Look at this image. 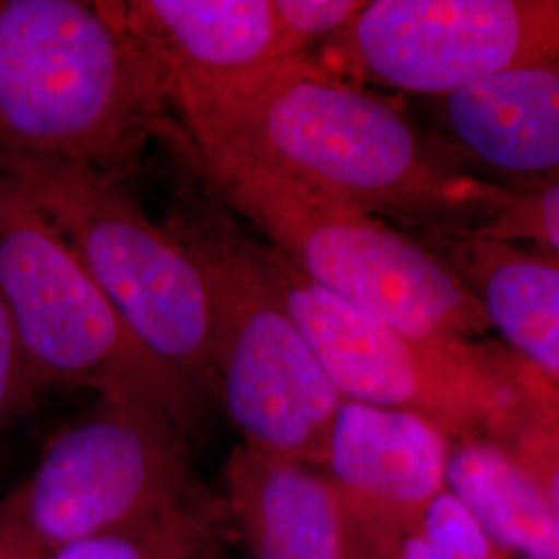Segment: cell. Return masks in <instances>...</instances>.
Wrapping results in <instances>:
<instances>
[{
  "label": "cell",
  "mask_w": 559,
  "mask_h": 559,
  "mask_svg": "<svg viewBox=\"0 0 559 559\" xmlns=\"http://www.w3.org/2000/svg\"><path fill=\"white\" fill-rule=\"evenodd\" d=\"M44 554L212 512L191 471L185 433L140 402L102 400L50 441L11 493Z\"/></svg>",
  "instance_id": "cell-8"
},
{
  "label": "cell",
  "mask_w": 559,
  "mask_h": 559,
  "mask_svg": "<svg viewBox=\"0 0 559 559\" xmlns=\"http://www.w3.org/2000/svg\"><path fill=\"white\" fill-rule=\"evenodd\" d=\"M399 559H508L450 491L431 503L419 531L400 547Z\"/></svg>",
  "instance_id": "cell-18"
},
{
  "label": "cell",
  "mask_w": 559,
  "mask_h": 559,
  "mask_svg": "<svg viewBox=\"0 0 559 559\" xmlns=\"http://www.w3.org/2000/svg\"><path fill=\"white\" fill-rule=\"evenodd\" d=\"M0 173L71 245L141 344L198 399H218L200 263L120 177L81 162L0 154Z\"/></svg>",
  "instance_id": "cell-4"
},
{
  "label": "cell",
  "mask_w": 559,
  "mask_h": 559,
  "mask_svg": "<svg viewBox=\"0 0 559 559\" xmlns=\"http://www.w3.org/2000/svg\"><path fill=\"white\" fill-rule=\"evenodd\" d=\"M431 100V131L483 179L512 191L559 182V60Z\"/></svg>",
  "instance_id": "cell-11"
},
{
  "label": "cell",
  "mask_w": 559,
  "mask_h": 559,
  "mask_svg": "<svg viewBox=\"0 0 559 559\" xmlns=\"http://www.w3.org/2000/svg\"><path fill=\"white\" fill-rule=\"evenodd\" d=\"M44 559H218L212 512L67 545Z\"/></svg>",
  "instance_id": "cell-17"
},
{
  "label": "cell",
  "mask_w": 559,
  "mask_h": 559,
  "mask_svg": "<svg viewBox=\"0 0 559 559\" xmlns=\"http://www.w3.org/2000/svg\"><path fill=\"white\" fill-rule=\"evenodd\" d=\"M119 17L173 90L222 87L293 59L276 0H129Z\"/></svg>",
  "instance_id": "cell-12"
},
{
  "label": "cell",
  "mask_w": 559,
  "mask_h": 559,
  "mask_svg": "<svg viewBox=\"0 0 559 559\" xmlns=\"http://www.w3.org/2000/svg\"><path fill=\"white\" fill-rule=\"evenodd\" d=\"M411 235L459 274L514 355L559 380V253L487 239L466 226Z\"/></svg>",
  "instance_id": "cell-13"
},
{
  "label": "cell",
  "mask_w": 559,
  "mask_h": 559,
  "mask_svg": "<svg viewBox=\"0 0 559 559\" xmlns=\"http://www.w3.org/2000/svg\"><path fill=\"white\" fill-rule=\"evenodd\" d=\"M0 297L41 388L140 402L191 433L201 400L141 344L71 245L2 173Z\"/></svg>",
  "instance_id": "cell-6"
},
{
  "label": "cell",
  "mask_w": 559,
  "mask_h": 559,
  "mask_svg": "<svg viewBox=\"0 0 559 559\" xmlns=\"http://www.w3.org/2000/svg\"><path fill=\"white\" fill-rule=\"evenodd\" d=\"M46 554L23 524L15 501H0V559H44Z\"/></svg>",
  "instance_id": "cell-22"
},
{
  "label": "cell",
  "mask_w": 559,
  "mask_h": 559,
  "mask_svg": "<svg viewBox=\"0 0 559 559\" xmlns=\"http://www.w3.org/2000/svg\"><path fill=\"white\" fill-rule=\"evenodd\" d=\"M559 60V0H371L321 67L427 98Z\"/></svg>",
  "instance_id": "cell-9"
},
{
  "label": "cell",
  "mask_w": 559,
  "mask_h": 559,
  "mask_svg": "<svg viewBox=\"0 0 559 559\" xmlns=\"http://www.w3.org/2000/svg\"><path fill=\"white\" fill-rule=\"evenodd\" d=\"M170 104L117 2L0 0V154L122 177Z\"/></svg>",
  "instance_id": "cell-2"
},
{
  "label": "cell",
  "mask_w": 559,
  "mask_h": 559,
  "mask_svg": "<svg viewBox=\"0 0 559 559\" xmlns=\"http://www.w3.org/2000/svg\"><path fill=\"white\" fill-rule=\"evenodd\" d=\"M554 381H556V383H558V385H559V380H554Z\"/></svg>",
  "instance_id": "cell-23"
},
{
  "label": "cell",
  "mask_w": 559,
  "mask_h": 559,
  "mask_svg": "<svg viewBox=\"0 0 559 559\" xmlns=\"http://www.w3.org/2000/svg\"><path fill=\"white\" fill-rule=\"evenodd\" d=\"M170 228L200 263L218 400L245 443L323 466L344 399L280 297L260 242L212 221Z\"/></svg>",
  "instance_id": "cell-5"
},
{
  "label": "cell",
  "mask_w": 559,
  "mask_h": 559,
  "mask_svg": "<svg viewBox=\"0 0 559 559\" xmlns=\"http://www.w3.org/2000/svg\"><path fill=\"white\" fill-rule=\"evenodd\" d=\"M226 493L251 559H346L338 491L313 466L242 443L226 464Z\"/></svg>",
  "instance_id": "cell-14"
},
{
  "label": "cell",
  "mask_w": 559,
  "mask_h": 559,
  "mask_svg": "<svg viewBox=\"0 0 559 559\" xmlns=\"http://www.w3.org/2000/svg\"><path fill=\"white\" fill-rule=\"evenodd\" d=\"M448 491L503 551L559 559V531L539 485L491 440L452 445Z\"/></svg>",
  "instance_id": "cell-15"
},
{
  "label": "cell",
  "mask_w": 559,
  "mask_h": 559,
  "mask_svg": "<svg viewBox=\"0 0 559 559\" xmlns=\"http://www.w3.org/2000/svg\"><path fill=\"white\" fill-rule=\"evenodd\" d=\"M41 390L23 355L11 313L0 297V423L13 417Z\"/></svg>",
  "instance_id": "cell-21"
},
{
  "label": "cell",
  "mask_w": 559,
  "mask_h": 559,
  "mask_svg": "<svg viewBox=\"0 0 559 559\" xmlns=\"http://www.w3.org/2000/svg\"><path fill=\"white\" fill-rule=\"evenodd\" d=\"M475 230L487 239L537 245L559 253V182L514 191L512 200Z\"/></svg>",
  "instance_id": "cell-19"
},
{
  "label": "cell",
  "mask_w": 559,
  "mask_h": 559,
  "mask_svg": "<svg viewBox=\"0 0 559 559\" xmlns=\"http://www.w3.org/2000/svg\"><path fill=\"white\" fill-rule=\"evenodd\" d=\"M491 441L506 448L539 485L559 531V385L519 355L514 400Z\"/></svg>",
  "instance_id": "cell-16"
},
{
  "label": "cell",
  "mask_w": 559,
  "mask_h": 559,
  "mask_svg": "<svg viewBox=\"0 0 559 559\" xmlns=\"http://www.w3.org/2000/svg\"><path fill=\"white\" fill-rule=\"evenodd\" d=\"M198 156L226 203L330 295L417 336L479 340L491 332L468 286L411 233L228 156Z\"/></svg>",
  "instance_id": "cell-3"
},
{
  "label": "cell",
  "mask_w": 559,
  "mask_h": 559,
  "mask_svg": "<svg viewBox=\"0 0 559 559\" xmlns=\"http://www.w3.org/2000/svg\"><path fill=\"white\" fill-rule=\"evenodd\" d=\"M365 7V0H276L280 23L295 57L316 41H330L344 32Z\"/></svg>",
  "instance_id": "cell-20"
},
{
  "label": "cell",
  "mask_w": 559,
  "mask_h": 559,
  "mask_svg": "<svg viewBox=\"0 0 559 559\" xmlns=\"http://www.w3.org/2000/svg\"><path fill=\"white\" fill-rule=\"evenodd\" d=\"M198 152L222 154L411 230L479 228L514 191L473 173L388 96L302 57L170 92Z\"/></svg>",
  "instance_id": "cell-1"
},
{
  "label": "cell",
  "mask_w": 559,
  "mask_h": 559,
  "mask_svg": "<svg viewBox=\"0 0 559 559\" xmlns=\"http://www.w3.org/2000/svg\"><path fill=\"white\" fill-rule=\"evenodd\" d=\"M452 445L415 413L342 400L323 466L346 519V559H399L448 491Z\"/></svg>",
  "instance_id": "cell-10"
},
{
  "label": "cell",
  "mask_w": 559,
  "mask_h": 559,
  "mask_svg": "<svg viewBox=\"0 0 559 559\" xmlns=\"http://www.w3.org/2000/svg\"><path fill=\"white\" fill-rule=\"evenodd\" d=\"M260 255L342 399L415 413L452 443L491 440L514 400L506 344L404 332L305 278L272 245Z\"/></svg>",
  "instance_id": "cell-7"
}]
</instances>
